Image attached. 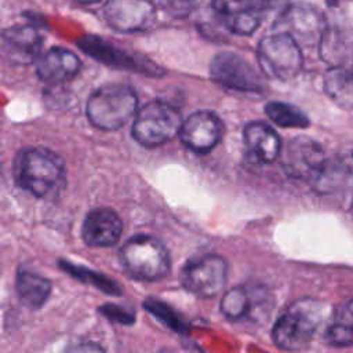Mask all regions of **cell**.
Here are the masks:
<instances>
[{
	"instance_id": "cell-1",
	"label": "cell",
	"mask_w": 353,
	"mask_h": 353,
	"mask_svg": "<svg viewBox=\"0 0 353 353\" xmlns=\"http://www.w3.org/2000/svg\"><path fill=\"white\" fill-rule=\"evenodd\" d=\"M14 179L39 199H55L66 186L65 163L47 148H26L15 156Z\"/></svg>"
},
{
	"instance_id": "cell-2",
	"label": "cell",
	"mask_w": 353,
	"mask_h": 353,
	"mask_svg": "<svg viewBox=\"0 0 353 353\" xmlns=\"http://www.w3.org/2000/svg\"><path fill=\"white\" fill-rule=\"evenodd\" d=\"M323 303L313 298H301L290 303L276 320L272 338L283 350L306 349L323 321Z\"/></svg>"
},
{
	"instance_id": "cell-3",
	"label": "cell",
	"mask_w": 353,
	"mask_h": 353,
	"mask_svg": "<svg viewBox=\"0 0 353 353\" xmlns=\"http://www.w3.org/2000/svg\"><path fill=\"white\" fill-rule=\"evenodd\" d=\"M138 97L135 90L124 83H109L97 88L87 101L90 123L105 131L121 128L135 114Z\"/></svg>"
},
{
	"instance_id": "cell-4",
	"label": "cell",
	"mask_w": 353,
	"mask_h": 353,
	"mask_svg": "<svg viewBox=\"0 0 353 353\" xmlns=\"http://www.w3.org/2000/svg\"><path fill=\"white\" fill-rule=\"evenodd\" d=\"M124 270L134 279L156 281L170 272L167 247L156 237L139 234L128 239L120 250Z\"/></svg>"
},
{
	"instance_id": "cell-5",
	"label": "cell",
	"mask_w": 353,
	"mask_h": 353,
	"mask_svg": "<svg viewBox=\"0 0 353 353\" xmlns=\"http://www.w3.org/2000/svg\"><path fill=\"white\" fill-rule=\"evenodd\" d=\"M182 125L179 110L168 102L154 99L145 103L132 121V137L143 146H160L176 135Z\"/></svg>"
},
{
	"instance_id": "cell-6",
	"label": "cell",
	"mask_w": 353,
	"mask_h": 353,
	"mask_svg": "<svg viewBox=\"0 0 353 353\" xmlns=\"http://www.w3.org/2000/svg\"><path fill=\"white\" fill-rule=\"evenodd\" d=\"M256 58L261 70L268 77L281 81L294 79L303 65L299 43L287 32H277L262 39Z\"/></svg>"
},
{
	"instance_id": "cell-7",
	"label": "cell",
	"mask_w": 353,
	"mask_h": 353,
	"mask_svg": "<svg viewBox=\"0 0 353 353\" xmlns=\"http://www.w3.org/2000/svg\"><path fill=\"white\" fill-rule=\"evenodd\" d=\"M179 279L189 292L201 298H214L226 284L228 262L216 254L196 255L185 262Z\"/></svg>"
},
{
	"instance_id": "cell-8",
	"label": "cell",
	"mask_w": 353,
	"mask_h": 353,
	"mask_svg": "<svg viewBox=\"0 0 353 353\" xmlns=\"http://www.w3.org/2000/svg\"><path fill=\"white\" fill-rule=\"evenodd\" d=\"M223 26L234 34H252L269 11L287 8V0H215Z\"/></svg>"
},
{
	"instance_id": "cell-9",
	"label": "cell",
	"mask_w": 353,
	"mask_h": 353,
	"mask_svg": "<svg viewBox=\"0 0 353 353\" xmlns=\"http://www.w3.org/2000/svg\"><path fill=\"white\" fill-rule=\"evenodd\" d=\"M211 79L225 88L243 92H261L265 83L258 72L237 54L223 51L216 54L210 65Z\"/></svg>"
},
{
	"instance_id": "cell-10",
	"label": "cell",
	"mask_w": 353,
	"mask_h": 353,
	"mask_svg": "<svg viewBox=\"0 0 353 353\" xmlns=\"http://www.w3.org/2000/svg\"><path fill=\"white\" fill-rule=\"evenodd\" d=\"M103 18L117 32H143L154 23L156 8L152 0H108Z\"/></svg>"
},
{
	"instance_id": "cell-11",
	"label": "cell",
	"mask_w": 353,
	"mask_h": 353,
	"mask_svg": "<svg viewBox=\"0 0 353 353\" xmlns=\"http://www.w3.org/2000/svg\"><path fill=\"white\" fill-rule=\"evenodd\" d=\"M219 307L229 320L256 321L270 310L269 295L259 285H237L223 294Z\"/></svg>"
},
{
	"instance_id": "cell-12",
	"label": "cell",
	"mask_w": 353,
	"mask_h": 353,
	"mask_svg": "<svg viewBox=\"0 0 353 353\" xmlns=\"http://www.w3.org/2000/svg\"><path fill=\"white\" fill-rule=\"evenodd\" d=\"M325 161L320 143L309 137L291 139L283 153V170L291 178L312 181Z\"/></svg>"
},
{
	"instance_id": "cell-13",
	"label": "cell",
	"mask_w": 353,
	"mask_h": 353,
	"mask_svg": "<svg viewBox=\"0 0 353 353\" xmlns=\"http://www.w3.org/2000/svg\"><path fill=\"white\" fill-rule=\"evenodd\" d=\"M79 46L85 54L109 66L128 69V70L145 73L149 76H157L163 73V70L149 59L137 54L127 52L121 48H117L113 44L97 36L83 37L81 40H79Z\"/></svg>"
},
{
	"instance_id": "cell-14",
	"label": "cell",
	"mask_w": 353,
	"mask_h": 353,
	"mask_svg": "<svg viewBox=\"0 0 353 353\" xmlns=\"http://www.w3.org/2000/svg\"><path fill=\"white\" fill-rule=\"evenodd\" d=\"M222 134V121L215 113L208 110L192 113L182 121L179 130V138L183 145L199 154L211 152L219 143Z\"/></svg>"
},
{
	"instance_id": "cell-15",
	"label": "cell",
	"mask_w": 353,
	"mask_h": 353,
	"mask_svg": "<svg viewBox=\"0 0 353 353\" xmlns=\"http://www.w3.org/2000/svg\"><path fill=\"white\" fill-rule=\"evenodd\" d=\"M123 230V222L112 208L101 207L90 211L81 226V236L87 245L110 247L114 245Z\"/></svg>"
},
{
	"instance_id": "cell-16",
	"label": "cell",
	"mask_w": 353,
	"mask_h": 353,
	"mask_svg": "<svg viewBox=\"0 0 353 353\" xmlns=\"http://www.w3.org/2000/svg\"><path fill=\"white\" fill-rule=\"evenodd\" d=\"M81 68L79 57L62 47H54L36 61V73L47 84H62L72 80Z\"/></svg>"
},
{
	"instance_id": "cell-17",
	"label": "cell",
	"mask_w": 353,
	"mask_h": 353,
	"mask_svg": "<svg viewBox=\"0 0 353 353\" xmlns=\"http://www.w3.org/2000/svg\"><path fill=\"white\" fill-rule=\"evenodd\" d=\"M284 30L290 33L298 43L320 41L327 25L321 14L309 6H291L284 10L283 15Z\"/></svg>"
},
{
	"instance_id": "cell-18",
	"label": "cell",
	"mask_w": 353,
	"mask_h": 353,
	"mask_svg": "<svg viewBox=\"0 0 353 353\" xmlns=\"http://www.w3.org/2000/svg\"><path fill=\"white\" fill-rule=\"evenodd\" d=\"M244 143L252 161L273 163L281 153V139L277 132L262 121H252L244 127Z\"/></svg>"
},
{
	"instance_id": "cell-19",
	"label": "cell",
	"mask_w": 353,
	"mask_h": 353,
	"mask_svg": "<svg viewBox=\"0 0 353 353\" xmlns=\"http://www.w3.org/2000/svg\"><path fill=\"white\" fill-rule=\"evenodd\" d=\"M43 39L33 26H12L3 32V47L11 61L32 62L41 47Z\"/></svg>"
},
{
	"instance_id": "cell-20",
	"label": "cell",
	"mask_w": 353,
	"mask_h": 353,
	"mask_svg": "<svg viewBox=\"0 0 353 353\" xmlns=\"http://www.w3.org/2000/svg\"><path fill=\"white\" fill-rule=\"evenodd\" d=\"M353 174V154H336L325 159L320 171L310 181L313 189L321 194L332 193L341 189Z\"/></svg>"
},
{
	"instance_id": "cell-21",
	"label": "cell",
	"mask_w": 353,
	"mask_h": 353,
	"mask_svg": "<svg viewBox=\"0 0 353 353\" xmlns=\"http://www.w3.org/2000/svg\"><path fill=\"white\" fill-rule=\"evenodd\" d=\"M319 52L321 59L331 66H345L353 57V36L347 29L325 28L319 41Z\"/></svg>"
},
{
	"instance_id": "cell-22",
	"label": "cell",
	"mask_w": 353,
	"mask_h": 353,
	"mask_svg": "<svg viewBox=\"0 0 353 353\" xmlns=\"http://www.w3.org/2000/svg\"><path fill=\"white\" fill-rule=\"evenodd\" d=\"M15 290L22 305L30 309H39L48 299L52 284L47 277L37 273L19 270L15 280Z\"/></svg>"
},
{
	"instance_id": "cell-23",
	"label": "cell",
	"mask_w": 353,
	"mask_h": 353,
	"mask_svg": "<svg viewBox=\"0 0 353 353\" xmlns=\"http://www.w3.org/2000/svg\"><path fill=\"white\" fill-rule=\"evenodd\" d=\"M324 91L339 108L353 110V72L331 66L324 74Z\"/></svg>"
},
{
	"instance_id": "cell-24",
	"label": "cell",
	"mask_w": 353,
	"mask_h": 353,
	"mask_svg": "<svg viewBox=\"0 0 353 353\" xmlns=\"http://www.w3.org/2000/svg\"><path fill=\"white\" fill-rule=\"evenodd\" d=\"M268 117L280 127L285 128H306L310 123L307 116L290 103L284 102H269L265 106Z\"/></svg>"
},
{
	"instance_id": "cell-25",
	"label": "cell",
	"mask_w": 353,
	"mask_h": 353,
	"mask_svg": "<svg viewBox=\"0 0 353 353\" xmlns=\"http://www.w3.org/2000/svg\"><path fill=\"white\" fill-rule=\"evenodd\" d=\"M62 268H63L65 270L70 272L74 277H77V279H80V280H83V281H85V283H92V284H95L98 288L103 290V291L108 292V294H114V295H119V294H120L119 285H117L114 281H112V280L103 277L102 274L94 273V272H91V270H88V269H84V268H77V266L73 268V266H70V263H62Z\"/></svg>"
},
{
	"instance_id": "cell-26",
	"label": "cell",
	"mask_w": 353,
	"mask_h": 353,
	"mask_svg": "<svg viewBox=\"0 0 353 353\" xmlns=\"http://www.w3.org/2000/svg\"><path fill=\"white\" fill-rule=\"evenodd\" d=\"M325 342L335 347H346L353 345V330L334 320L325 331Z\"/></svg>"
},
{
	"instance_id": "cell-27",
	"label": "cell",
	"mask_w": 353,
	"mask_h": 353,
	"mask_svg": "<svg viewBox=\"0 0 353 353\" xmlns=\"http://www.w3.org/2000/svg\"><path fill=\"white\" fill-rule=\"evenodd\" d=\"M172 18H186L194 8L196 0H154Z\"/></svg>"
},
{
	"instance_id": "cell-28",
	"label": "cell",
	"mask_w": 353,
	"mask_h": 353,
	"mask_svg": "<svg viewBox=\"0 0 353 353\" xmlns=\"http://www.w3.org/2000/svg\"><path fill=\"white\" fill-rule=\"evenodd\" d=\"M335 320L353 330V299L349 301L347 303H345L343 307L339 309Z\"/></svg>"
},
{
	"instance_id": "cell-29",
	"label": "cell",
	"mask_w": 353,
	"mask_h": 353,
	"mask_svg": "<svg viewBox=\"0 0 353 353\" xmlns=\"http://www.w3.org/2000/svg\"><path fill=\"white\" fill-rule=\"evenodd\" d=\"M76 1L80 4H94V3H98L99 0H76Z\"/></svg>"
},
{
	"instance_id": "cell-30",
	"label": "cell",
	"mask_w": 353,
	"mask_h": 353,
	"mask_svg": "<svg viewBox=\"0 0 353 353\" xmlns=\"http://www.w3.org/2000/svg\"><path fill=\"white\" fill-rule=\"evenodd\" d=\"M350 210H352V214H353V200H352V205H350Z\"/></svg>"
}]
</instances>
